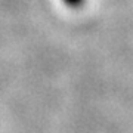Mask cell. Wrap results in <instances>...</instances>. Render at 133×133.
Instances as JSON below:
<instances>
[{
  "label": "cell",
  "mask_w": 133,
  "mask_h": 133,
  "mask_svg": "<svg viewBox=\"0 0 133 133\" xmlns=\"http://www.w3.org/2000/svg\"><path fill=\"white\" fill-rule=\"evenodd\" d=\"M64 3L68 8H71V9H77V8H80L84 3V0H64Z\"/></svg>",
  "instance_id": "obj_1"
}]
</instances>
